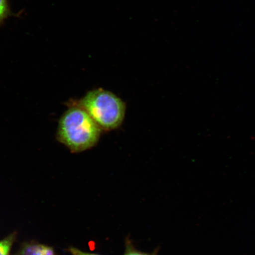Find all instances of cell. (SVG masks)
I'll return each mask as SVG.
<instances>
[{"label": "cell", "instance_id": "2", "mask_svg": "<svg viewBox=\"0 0 255 255\" xmlns=\"http://www.w3.org/2000/svg\"><path fill=\"white\" fill-rule=\"evenodd\" d=\"M75 104L87 112L105 131L120 127L126 116L125 103L113 92L103 88L89 91Z\"/></svg>", "mask_w": 255, "mask_h": 255}, {"label": "cell", "instance_id": "1", "mask_svg": "<svg viewBox=\"0 0 255 255\" xmlns=\"http://www.w3.org/2000/svg\"><path fill=\"white\" fill-rule=\"evenodd\" d=\"M102 132L87 112L73 104L60 118L57 138L72 152L78 153L97 145Z\"/></svg>", "mask_w": 255, "mask_h": 255}, {"label": "cell", "instance_id": "5", "mask_svg": "<svg viewBox=\"0 0 255 255\" xmlns=\"http://www.w3.org/2000/svg\"><path fill=\"white\" fill-rule=\"evenodd\" d=\"M11 14L8 0H0V26Z\"/></svg>", "mask_w": 255, "mask_h": 255}, {"label": "cell", "instance_id": "4", "mask_svg": "<svg viewBox=\"0 0 255 255\" xmlns=\"http://www.w3.org/2000/svg\"><path fill=\"white\" fill-rule=\"evenodd\" d=\"M16 237L15 233L0 241V255H9Z\"/></svg>", "mask_w": 255, "mask_h": 255}, {"label": "cell", "instance_id": "7", "mask_svg": "<svg viewBox=\"0 0 255 255\" xmlns=\"http://www.w3.org/2000/svg\"><path fill=\"white\" fill-rule=\"evenodd\" d=\"M124 255H150L141 253V252H139L138 251L133 250V249H129V250L126 252V253Z\"/></svg>", "mask_w": 255, "mask_h": 255}, {"label": "cell", "instance_id": "3", "mask_svg": "<svg viewBox=\"0 0 255 255\" xmlns=\"http://www.w3.org/2000/svg\"><path fill=\"white\" fill-rule=\"evenodd\" d=\"M15 255H56L52 247L30 242L24 244Z\"/></svg>", "mask_w": 255, "mask_h": 255}, {"label": "cell", "instance_id": "6", "mask_svg": "<svg viewBox=\"0 0 255 255\" xmlns=\"http://www.w3.org/2000/svg\"><path fill=\"white\" fill-rule=\"evenodd\" d=\"M69 251L72 255H98L94 254L84 253V252L80 251L78 249L75 248H70Z\"/></svg>", "mask_w": 255, "mask_h": 255}]
</instances>
